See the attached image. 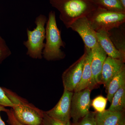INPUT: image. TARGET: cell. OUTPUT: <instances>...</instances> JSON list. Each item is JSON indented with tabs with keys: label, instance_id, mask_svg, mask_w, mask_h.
<instances>
[{
	"label": "cell",
	"instance_id": "1",
	"mask_svg": "<svg viewBox=\"0 0 125 125\" xmlns=\"http://www.w3.org/2000/svg\"><path fill=\"white\" fill-rule=\"evenodd\" d=\"M60 13V19L67 29L79 18L87 17L98 6L96 0H49Z\"/></svg>",
	"mask_w": 125,
	"mask_h": 125
},
{
	"label": "cell",
	"instance_id": "2",
	"mask_svg": "<svg viewBox=\"0 0 125 125\" xmlns=\"http://www.w3.org/2000/svg\"><path fill=\"white\" fill-rule=\"evenodd\" d=\"M45 31L46 42L43 50L42 56L48 61L59 60L64 58L65 54L61 48H65V43L62 39L54 11L49 13Z\"/></svg>",
	"mask_w": 125,
	"mask_h": 125
},
{
	"label": "cell",
	"instance_id": "3",
	"mask_svg": "<svg viewBox=\"0 0 125 125\" xmlns=\"http://www.w3.org/2000/svg\"><path fill=\"white\" fill-rule=\"evenodd\" d=\"M6 94L14 104V115L24 125H42L43 112L10 90L2 87Z\"/></svg>",
	"mask_w": 125,
	"mask_h": 125
},
{
	"label": "cell",
	"instance_id": "4",
	"mask_svg": "<svg viewBox=\"0 0 125 125\" xmlns=\"http://www.w3.org/2000/svg\"><path fill=\"white\" fill-rule=\"evenodd\" d=\"M47 21L46 16L40 14L35 20L36 28L32 31L27 29L28 39L24 42L23 45L27 48V55L33 59L42 58L43 50L45 45V25Z\"/></svg>",
	"mask_w": 125,
	"mask_h": 125
},
{
	"label": "cell",
	"instance_id": "5",
	"mask_svg": "<svg viewBox=\"0 0 125 125\" xmlns=\"http://www.w3.org/2000/svg\"><path fill=\"white\" fill-rule=\"evenodd\" d=\"M87 18L96 32H108L125 23V13L109 11L98 7Z\"/></svg>",
	"mask_w": 125,
	"mask_h": 125
},
{
	"label": "cell",
	"instance_id": "6",
	"mask_svg": "<svg viewBox=\"0 0 125 125\" xmlns=\"http://www.w3.org/2000/svg\"><path fill=\"white\" fill-rule=\"evenodd\" d=\"M91 91L89 88L73 92L71 105V117L73 124L78 122L90 112Z\"/></svg>",
	"mask_w": 125,
	"mask_h": 125
},
{
	"label": "cell",
	"instance_id": "7",
	"mask_svg": "<svg viewBox=\"0 0 125 125\" xmlns=\"http://www.w3.org/2000/svg\"><path fill=\"white\" fill-rule=\"evenodd\" d=\"M92 49L91 67L92 77L88 88L90 90L101 84V73L103 65L107 57L106 53L97 42Z\"/></svg>",
	"mask_w": 125,
	"mask_h": 125
},
{
	"label": "cell",
	"instance_id": "8",
	"mask_svg": "<svg viewBox=\"0 0 125 125\" xmlns=\"http://www.w3.org/2000/svg\"><path fill=\"white\" fill-rule=\"evenodd\" d=\"M73 93L64 89L62 96L55 106L45 113L57 120L66 123L70 122L71 105Z\"/></svg>",
	"mask_w": 125,
	"mask_h": 125
},
{
	"label": "cell",
	"instance_id": "9",
	"mask_svg": "<svg viewBox=\"0 0 125 125\" xmlns=\"http://www.w3.org/2000/svg\"><path fill=\"white\" fill-rule=\"evenodd\" d=\"M85 54L70 66L62 74V79L64 89L73 92L81 79Z\"/></svg>",
	"mask_w": 125,
	"mask_h": 125
},
{
	"label": "cell",
	"instance_id": "10",
	"mask_svg": "<svg viewBox=\"0 0 125 125\" xmlns=\"http://www.w3.org/2000/svg\"><path fill=\"white\" fill-rule=\"evenodd\" d=\"M73 31L77 32L81 37L84 46L92 49L97 43L96 32L92 28L87 17L78 19L70 26Z\"/></svg>",
	"mask_w": 125,
	"mask_h": 125
},
{
	"label": "cell",
	"instance_id": "11",
	"mask_svg": "<svg viewBox=\"0 0 125 125\" xmlns=\"http://www.w3.org/2000/svg\"><path fill=\"white\" fill-rule=\"evenodd\" d=\"M125 66V62L120 60L106 57L103 65L101 80V84H104L106 91L111 81Z\"/></svg>",
	"mask_w": 125,
	"mask_h": 125
},
{
	"label": "cell",
	"instance_id": "12",
	"mask_svg": "<svg viewBox=\"0 0 125 125\" xmlns=\"http://www.w3.org/2000/svg\"><path fill=\"white\" fill-rule=\"evenodd\" d=\"M97 42L107 55V56L120 60L125 62V55L116 49L109 38L108 32L99 31L96 32Z\"/></svg>",
	"mask_w": 125,
	"mask_h": 125
},
{
	"label": "cell",
	"instance_id": "13",
	"mask_svg": "<svg viewBox=\"0 0 125 125\" xmlns=\"http://www.w3.org/2000/svg\"><path fill=\"white\" fill-rule=\"evenodd\" d=\"M95 119L97 125H125V112L105 110L103 112H96Z\"/></svg>",
	"mask_w": 125,
	"mask_h": 125
},
{
	"label": "cell",
	"instance_id": "14",
	"mask_svg": "<svg viewBox=\"0 0 125 125\" xmlns=\"http://www.w3.org/2000/svg\"><path fill=\"white\" fill-rule=\"evenodd\" d=\"M84 52L85 56L81 79L74 90V92H79L87 88L92 77L91 67L92 56V49L88 48L84 46Z\"/></svg>",
	"mask_w": 125,
	"mask_h": 125
},
{
	"label": "cell",
	"instance_id": "15",
	"mask_svg": "<svg viewBox=\"0 0 125 125\" xmlns=\"http://www.w3.org/2000/svg\"><path fill=\"white\" fill-rule=\"evenodd\" d=\"M108 36L114 46L125 55V23L108 32Z\"/></svg>",
	"mask_w": 125,
	"mask_h": 125
},
{
	"label": "cell",
	"instance_id": "16",
	"mask_svg": "<svg viewBox=\"0 0 125 125\" xmlns=\"http://www.w3.org/2000/svg\"><path fill=\"white\" fill-rule=\"evenodd\" d=\"M125 84V66L118 72L109 83L107 90V98L111 103L114 94L122 85Z\"/></svg>",
	"mask_w": 125,
	"mask_h": 125
},
{
	"label": "cell",
	"instance_id": "17",
	"mask_svg": "<svg viewBox=\"0 0 125 125\" xmlns=\"http://www.w3.org/2000/svg\"><path fill=\"white\" fill-rule=\"evenodd\" d=\"M125 84L122 85L114 94L108 110L111 111L125 112Z\"/></svg>",
	"mask_w": 125,
	"mask_h": 125
},
{
	"label": "cell",
	"instance_id": "18",
	"mask_svg": "<svg viewBox=\"0 0 125 125\" xmlns=\"http://www.w3.org/2000/svg\"><path fill=\"white\" fill-rule=\"evenodd\" d=\"M98 7L109 11L125 13V8L120 0H96Z\"/></svg>",
	"mask_w": 125,
	"mask_h": 125
},
{
	"label": "cell",
	"instance_id": "19",
	"mask_svg": "<svg viewBox=\"0 0 125 125\" xmlns=\"http://www.w3.org/2000/svg\"><path fill=\"white\" fill-rule=\"evenodd\" d=\"M107 98L102 96H99L94 99L91 105L97 113H102L105 111L107 104Z\"/></svg>",
	"mask_w": 125,
	"mask_h": 125
},
{
	"label": "cell",
	"instance_id": "20",
	"mask_svg": "<svg viewBox=\"0 0 125 125\" xmlns=\"http://www.w3.org/2000/svg\"><path fill=\"white\" fill-rule=\"evenodd\" d=\"M11 54V52L5 41L0 36V64Z\"/></svg>",
	"mask_w": 125,
	"mask_h": 125
},
{
	"label": "cell",
	"instance_id": "21",
	"mask_svg": "<svg viewBox=\"0 0 125 125\" xmlns=\"http://www.w3.org/2000/svg\"><path fill=\"white\" fill-rule=\"evenodd\" d=\"M96 112H89L83 118L73 125H97L95 119Z\"/></svg>",
	"mask_w": 125,
	"mask_h": 125
},
{
	"label": "cell",
	"instance_id": "22",
	"mask_svg": "<svg viewBox=\"0 0 125 125\" xmlns=\"http://www.w3.org/2000/svg\"><path fill=\"white\" fill-rule=\"evenodd\" d=\"M42 125H72L71 122L68 123H64L60 121L48 116L45 113L43 112Z\"/></svg>",
	"mask_w": 125,
	"mask_h": 125
},
{
	"label": "cell",
	"instance_id": "23",
	"mask_svg": "<svg viewBox=\"0 0 125 125\" xmlns=\"http://www.w3.org/2000/svg\"><path fill=\"white\" fill-rule=\"evenodd\" d=\"M0 105L5 107H9L13 108L14 104L9 98L2 89L0 87Z\"/></svg>",
	"mask_w": 125,
	"mask_h": 125
},
{
	"label": "cell",
	"instance_id": "24",
	"mask_svg": "<svg viewBox=\"0 0 125 125\" xmlns=\"http://www.w3.org/2000/svg\"><path fill=\"white\" fill-rule=\"evenodd\" d=\"M5 112L6 113L8 116L7 123L10 125H24L20 123L16 118L14 115L13 109H6Z\"/></svg>",
	"mask_w": 125,
	"mask_h": 125
},
{
	"label": "cell",
	"instance_id": "25",
	"mask_svg": "<svg viewBox=\"0 0 125 125\" xmlns=\"http://www.w3.org/2000/svg\"><path fill=\"white\" fill-rule=\"evenodd\" d=\"M6 109H6L5 107L1 106V105H0V112H5ZM0 125H6L5 122L3 121L2 119H1L0 115Z\"/></svg>",
	"mask_w": 125,
	"mask_h": 125
},
{
	"label": "cell",
	"instance_id": "26",
	"mask_svg": "<svg viewBox=\"0 0 125 125\" xmlns=\"http://www.w3.org/2000/svg\"><path fill=\"white\" fill-rule=\"evenodd\" d=\"M120 1L123 5V7L125 8V0H120Z\"/></svg>",
	"mask_w": 125,
	"mask_h": 125
},
{
	"label": "cell",
	"instance_id": "27",
	"mask_svg": "<svg viewBox=\"0 0 125 125\" xmlns=\"http://www.w3.org/2000/svg\"></svg>",
	"mask_w": 125,
	"mask_h": 125
}]
</instances>
